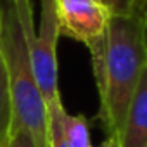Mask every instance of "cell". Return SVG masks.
<instances>
[{"instance_id": "12", "label": "cell", "mask_w": 147, "mask_h": 147, "mask_svg": "<svg viewBox=\"0 0 147 147\" xmlns=\"http://www.w3.org/2000/svg\"><path fill=\"white\" fill-rule=\"evenodd\" d=\"M99 147H119V144H118V140L116 138H106V142L102 144V145H99Z\"/></svg>"}, {"instance_id": "7", "label": "cell", "mask_w": 147, "mask_h": 147, "mask_svg": "<svg viewBox=\"0 0 147 147\" xmlns=\"http://www.w3.org/2000/svg\"><path fill=\"white\" fill-rule=\"evenodd\" d=\"M64 135H66L69 147H94L90 140L88 121L82 114H66Z\"/></svg>"}, {"instance_id": "3", "label": "cell", "mask_w": 147, "mask_h": 147, "mask_svg": "<svg viewBox=\"0 0 147 147\" xmlns=\"http://www.w3.org/2000/svg\"><path fill=\"white\" fill-rule=\"evenodd\" d=\"M40 2H42V18H40V28L36 31L33 23L31 0H12L18 19L24 33L33 75L47 107V119H50L66 113L59 90V64H57V42L61 31L55 12V0H40Z\"/></svg>"}, {"instance_id": "10", "label": "cell", "mask_w": 147, "mask_h": 147, "mask_svg": "<svg viewBox=\"0 0 147 147\" xmlns=\"http://www.w3.org/2000/svg\"><path fill=\"white\" fill-rule=\"evenodd\" d=\"M111 14H130L131 0H102Z\"/></svg>"}, {"instance_id": "8", "label": "cell", "mask_w": 147, "mask_h": 147, "mask_svg": "<svg viewBox=\"0 0 147 147\" xmlns=\"http://www.w3.org/2000/svg\"><path fill=\"white\" fill-rule=\"evenodd\" d=\"M67 111L57 118H50L47 119L49 125V144L50 147H69L66 135H64V118H66Z\"/></svg>"}, {"instance_id": "14", "label": "cell", "mask_w": 147, "mask_h": 147, "mask_svg": "<svg viewBox=\"0 0 147 147\" xmlns=\"http://www.w3.org/2000/svg\"><path fill=\"white\" fill-rule=\"evenodd\" d=\"M131 4H133V0H131ZM130 9H131V5H130Z\"/></svg>"}, {"instance_id": "13", "label": "cell", "mask_w": 147, "mask_h": 147, "mask_svg": "<svg viewBox=\"0 0 147 147\" xmlns=\"http://www.w3.org/2000/svg\"><path fill=\"white\" fill-rule=\"evenodd\" d=\"M0 31H2V19H0Z\"/></svg>"}, {"instance_id": "16", "label": "cell", "mask_w": 147, "mask_h": 147, "mask_svg": "<svg viewBox=\"0 0 147 147\" xmlns=\"http://www.w3.org/2000/svg\"><path fill=\"white\" fill-rule=\"evenodd\" d=\"M100 2H102V0H100Z\"/></svg>"}, {"instance_id": "2", "label": "cell", "mask_w": 147, "mask_h": 147, "mask_svg": "<svg viewBox=\"0 0 147 147\" xmlns=\"http://www.w3.org/2000/svg\"><path fill=\"white\" fill-rule=\"evenodd\" d=\"M0 54L7 71L12 107V131L24 130L33 138L35 147H50L47 107L33 75L24 33L12 0L0 2Z\"/></svg>"}, {"instance_id": "9", "label": "cell", "mask_w": 147, "mask_h": 147, "mask_svg": "<svg viewBox=\"0 0 147 147\" xmlns=\"http://www.w3.org/2000/svg\"><path fill=\"white\" fill-rule=\"evenodd\" d=\"M9 147H35V142H33V138L30 137L28 131H24V130H14L11 133Z\"/></svg>"}, {"instance_id": "15", "label": "cell", "mask_w": 147, "mask_h": 147, "mask_svg": "<svg viewBox=\"0 0 147 147\" xmlns=\"http://www.w3.org/2000/svg\"><path fill=\"white\" fill-rule=\"evenodd\" d=\"M0 2H2V0H0Z\"/></svg>"}, {"instance_id": "5", "label": "cell", "mask_w": 147, "mask_h": 147, "mask_svg": "<svg viewBox=\"0 0 147 147\" xmlns=\"http://www.w3.org/2000/svg\"><path fill=\"white\" fill-rule=\"evenodd\" d=\"M118 144L119 147H147V67L130 100Z\"/></svg>"}, {"instance_id": "11", "label": "cell", "mask_w": 147, "mask_h": 147, "mask_svg": "<svg viewBox=\"0 0 147 147\" xmlns=\"http://www.w3.org/2000/svg\"><path fill=\"white\" fill-rule=\"evenodd\" d=\"M130 14L137 16V18L144 23L145 36H147V0H133L131 9H130Z\"/></svg>"}, {"instance_id": "4", "label": "cell", "mask_w": 147, "mask_h": 147, "mask_svg": "<svg viewBox=\"0 0 147 147\" xmlns=\"http://www.w3.org/2000/svg\"><path fill=\"white\" fill-rule=\"evenodd\" d=\"M55 12L61 35L87 47L104 35L113 16L100 0H55Z\"/></svg>"}, {"instance_id": "6", "label": "cell", "mask_w": 147, "mask_h": 147, "mask_svg": "<svg viewBox=\"0 0 147 147\" xmlns=\"http://www.w3.org/2000/svg\"><path fill=\"white\" fill-rule=\"evenodd\" d=\"M12 133V107L9 97V83H7V71L0 54V147H9Z\"/></svg>"}, {"instance_id": "1", "label": "cell", "mask_w": 147, "mask_h": 147, "mask_svg": "<svg viewBox=\"0 0 147 147\" xmlns=\"http://www.w3.org/2000/svg\"><path fill=\"white\" fill-rule=\"evenodd\" d=\"M99 92V118L109 138H119L133 92L147 67L144 23L133 14H113L100 38L88 45Z\"/></svg>"}]
</instances>
